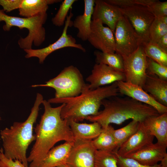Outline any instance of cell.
<instances>
[{"label": "cell", "instance_id": "8992f818", "mask_svg": "<svg viewBox=\"0 0 167 167\" xmlns=\"http://www.w3.org/2000/svg\"><path fill=\"white\" fill-rule=\"evenodd\" d=\"M87 84L79 70L71 65L65 67L57 76L45 84L33 85L32 87L52 88L55 91V98H65L78 96Z\"/></svg>", "mask_w": 167, "mask_h": 167}, {"label": "cell", "instance_id": "7402d4cb", "mask_svg": "<svg viewBox=\"0 0 167 167\" xmlns=\"http://www.w3.org/2000/svg\"><path fill=\"white\" fill-rule=\"evenodd\" d=\"M95 1L84 0V9L83 14L77 16L72 21V26L78 30L77 37L83 41L87 40L91 32Z\"/></svg>", "mask_w": 167, "mask_h": 167}, {"label": "cell", "instance_id": "277c9868", "mask_svg": "<svg viewBox=\"0 0 167 167\" xmlns=\"http://www.w3.org/2000/svg\"><path fill=\"white\" fill-rule=\"evenodd\" d=\"M101 105L104 106L103 110L96 115L88 116L85 119L97 122L102 127L111 123L120 125L130 119L142 122L148 117L160 114L152 106L128 97L117 96L106 99L102 101Z\"/></svg>", "mask_w": 167, "mask_h": 167}, {"label": "cell", "instance_id": "7c38bea8", "mask_svg": "<svg viewBox=\"0 0 167 167\" xmlns=\"http://www.w3.org/2000/svg\"><path fill=\"white\" fill-rule=\"evenodd\" d=\"M86 80L89 83V88L93 90L115 82L125 81V78L122 71L105 64L96 63Z\"/></svg>", "mask_w": 167, "mask_h": 167}, {"label": "cell", "instance_id": "836d02e7", "mask_svg": "<svg viewBox=\"0 0 167 167\" xmlns=\"http://www.w3.org/2000/svg\"><path fill=\"white\" fill-rule=\"evenodd\" d=\"M117 155L118 167H162L160 164L152 166L144 165L133 159L120 156L117 154Z\"/></svg>", "mask_w": 167, "mask_h": 167}, {"label": "cell", "instance_id": "8fae6325", "mask_svg": "<svg viewBox=\"0 0 167 167\" xmlns=\"http://www.w3.org/2000/svg\"><path fill=\"white\" fill-rule=\"evenodd\" d=\"M87 41L93 47L101 52L115 53L114 33L108 27L104 26L100 20H92L91 32Z\"/></svg>", "mask_w": 167, "mask_h": 167}, {"label": "cell", "instance_id": "2e32d148", "mask_svg": "<svg viewBox=\"0 0 167 167\" xmlns=\"http://www.w3.org/2000/svg\"><path fill=\"white\" fill-rule=\"evenodd\" d=\"M123 15L118 7L105 0L95 1L92 20H100L103 24L107 25L113 33L118 21Z\"/></svg>", "mask_w": 167, "mask_h": 167}, {"label": "cell", "instance_id": "7a4b0ae2", "mask_svg": "<svg viewBox=\"0 0 167 167\" xmlns=\"http://www.w3.org/2000/svg\"><path fill=\"white\" fill-rule=\"evenodd\" d=\"M119 94L117 82L91 90L88 84L80 94L69 98L49 99L50 103H64L61 112L63 119H71L78 122L90 116L97 115L104 99L118 96Z\"/></svg>", "mask_w": 167, "mask_h": 167}, {"label": "cell", "instance_id": "3957f363", "mask_svg": "<svg viewBox=\"0 0 167 167\" xmlns=\"http://www.w3.org/2000/svg\"><path fill=\"white\" fill-rule=\"evenodd\" d=\"M43 101L42 96L36 95L31 113L24 122H15L9 128H5L0 132L2 149L6 157L20 161L28 167L27 151L31 143L35 140L33 134V125L38 116L40 105Z\"/></svg>", "mask_w": 167, "mask_h": 167}, {"label": "cell", "instance_id": "d4e9b609", "mask_svg": "<svg viewBox=\"0 0 167 167\" xmlns=\"http://www.w3.org/2000/svg\"><path fill=\"white\" fill-rule=\"evenodd\" d=\"M96 63L105 64L122 71L123 70V57L116 53L103 52L95 50L94 52Z\"/></svg>", "mask_w": 167, "mask_h": 167}, {"label": "cell", "instance_id": "484cf974", "mask_svg": "<svg viewBox=\"0 0 167 167\" xmlns=\"http://www.w3.org/2000/svg\"><path fill=\"white\" fill-rule=\"evenodd\" d=\"M139 125L138 121L132 120L125 126L118 129H114L113 135L118 149L136 132Z\"/></svg>", "mask_w": 167, "mask_h": 167}, {"label": "cell", "instance_id": "30bf717a", "mask_svg": "<svg viewBox=\"0 0 167 167\" xmlns=\"http://www.w3.org/2000/svg\"><path fill=\"white\" fill-rule=\"evenodd\" d=\"M71 9L70 13L67 15L65 21L64 27L62 34L58 39L54 43L40 49H24L26 53L25 57L26 58L37 57L39 59L40 63H43L46 57L53 52L60 49L67 47H71L79 49L85 52V49L79 44H77L75 39L71 35L67 34L69 27L72 26L71 19L73 15Z\"/></svg>", "mask_w": 167, "mask_h": 167}, {"label": "cell", "instance_id": "83f0119b", "mask_svg": "<svg viewBox=\"0 0 167 167\" xmlns=\"http://www.w3.org/2000/svg\"><path fill=\"white\" fill-rule=\"evenodd\" d=\"M96 167H118L116 152L96 150Z\"/></svg>", "mask_w": 167, "mask_h": 167}, {"label": "cell", "instance_id": "f35d334b", "mask_svg": "<svg viewBox=\"0 0 167 167\" xmlns=\"http://www.w3.org/2000/svg\"><path fill=\"white\" fill-rule=\"evenodd\" d=\"M57 167H70L67 165L66 164L58 166Z\"/></svg>", "mask_w": 167, "mask_h": 167}, {"label": "cell", "instance_id": "74e56055", "mask_svg": "<svg viewBox=\"0 0 167 167\" xmlns=\"http://www.w3.org/2000/svg\"><path fill=\"white\" fill-rule=\"evenodd\" d=\"M160 164L162 167H167V154H166L160 161Z\"/></svg>", "mask_w": 167, "mask_h": 167}, {"label": "cell", "instance_id": "1f68e13d", "mask_svg": "<svg viewBox=\"0 0 167 167\" xmlns=\"http://www.w3.org/2000/svg\"><path fill=\"white\" fill-rule=\"evenodd\" d=\"M155 0H106L107 3L118 7H123L135 5L148 7Z\"/></svg>", "mask_w": 167, "mask_h": 167}, {"label": "cell", "instance_id": "f1b7e54d", "mask_svg": "<svg viewBox=\"0 0 167 167\" xmlns=\"http://www.w3.org/2000/svg\"><path fill=\"white\" fill-rule=\"evenodd\" d=\"M167 34V24L155 18L149 30L150 42L156 43L163 36Z\"/></svg>", "mask_w": 167, "mask_h": 167}, {"label": "cell", "instance_id": "4316f807", "mask_svg": "<svg viewBox=\"0 0 167 167\" xmlns=\"http://www.w3.org/2000/svg\"><path fill=\"white\" fill-rule=\"evenodd\" d=\"M142 45L147 58L167 66V52L160 48L156 43L149 42Z\"/></svg>", "mask_w": 167, "mask_h": 167}, {"label": "cell", "instance_id": "cb8c5ba5", "mask_svg": "<svg viewBox=\"0 0 167 167\" xmlns=\"http://www.w3.org/2000/svg\"><path fill=\"white\" fill-rule=\"evenodd\" d=\"M114 129L110 125L102 127L99 135L91 141L93 147L96 150L117 152L118 148L113 135Z\"/></svg>", "mask_w": 167, "mask_h": 167}, {"label": "cell", "instance_id": "d6986e66", "mask_svg": "<svg viewBox=\"0 0 167 167\" xmlns=\"http://www.w3.org/2000/svg\"><path fill=\"white\" fill-rule=\"evenodd\" d=\"M74 144V142H65L53 147L38 167H57L66 164Z\"/></svg>", "mask_w": 167, "mask_h": 167}, {"label": "cell", "instance_id": "4dcf8cb0", "mask_svg": "<svg viewBox=\"0 0 167 167\" xmlns=\"http://www.w3.org/2000/svg\"><path fill=\"white\" fill-rule=\"evenodd\" d=\"M147 75H155L162 79L167 80V66L147 58Z\"/></svg>", "mask_w": 167, "mask_h": 167}, {"label": "cell", "instance_id": "52a82bcc", "mask_svg": "<svg viewBox=\"0 0 167 167\" xmlns=\"http://www.w3.org/2000/svg\"><path fill=\"white\" fill-rule=\"evenodd\" d=\"M114 34L115 53L122 57L131 54L142 45L140 37L124 15L118 21Z\"/></svg>", "mask_w": 167, "mask_h": 167}, {"label": "cell", "instance_id": "4fadbf2b", "mask_svg": "<svg viewBox=\"0 0 167 167\" xmlns=\"http://www.w3.org/2000/svg\"><path fill=\"white\" fill-rule=\"evenodd\" d=\"M96 150L91 141L74 142L66 164L70 167H96Z\"/></svg>", "mask_w": 167, "mask_h": 167}, {"label": "cell", "instance_id": "ba28073f", "mask_svg": "<svg viewBox=\"0 0 167 167\" xmlns=\"http://www.w3.org/2000/svg\"><path fill=\"white\" fill-rule=\"evenodd\" d=\"M125 81L142 87L147 74V57L142 45L130 55L122 57Z\"/></svg>", "mask_w": 167, "mask_h": 167}, {"label": "cell", "instance_id": "ab89813d", "mask_svg": "<svg viewBox=\"0 0 167 167\" xmlns=\"http://www.w3.org/2000/svg\"><path fill=\"white\" fill-rule=\"evenodd\" d=\"M1 120V117L0 116V120Z\"/></svg>", "mask_w": 167, "mask_h": 167}, {"label": "cell", "instance_id": "9a60e30c", "mask_svg": "<svg viewBox=\"0 0 167 167\" xmlns=\"http://www.w3.org/2000/svg\"><path fill=\"white\" fill-rule=\"evenodd\" d=\"M117 84L119 93L152 106L160 114L167 113V107L157 102L142 87L125 81L117 82Z\"/></svg>", "mask_w": 167, "mask_h": 167}, {"label": "cell", "instance_id": "5b68a950", "mask_svg": "<svg viewBox=\"0 0 167 167\" xmlns=\"http://www.w3.org/2000/svg\"><path fill=\"white\" fill-rule=\"evenodd\" d=\"M47 18L46 12L30 18H22L8 15L3 10H0V22L4 21L5 23L3 26L4 31H9L12 27L28 30V35L25 38H21L18 41L19 47L24 49H32L33 44L39 46L45 41L46 33L43 25Z\"/></svg>", "mask_w": 167, "mask_h": 167}, {"label": "cell", "instance_id": "ac0fdd59", "mask_svg": "<svg viewBox=\"0 0 167 167\" xmlns=\"http://www.w3.org/2000/svg\"><path fill=\"white\" fill-rule=\"evenodd\" d=\"M142 122L157 142L167 146V113L148 117Z\"/></svg>", "mask_w": 167, "mask_h": 167}, {"label": "cell", "instance_id": "e575fe53", "mask_svg": "<svg viewBox=\"0 0 167 167\" xmlns=\"http://www.w3.org/2000/svg\"><path fill=\"white\" fill-rule=\"evenodd\" d=\"M0 167H26L20 161L8 158L5 155L2 148L0 149Z\"/></svg>", "mask_w": 167, "mask_h": 167}, {"label": "cell", "instance_id": "5bb4252c", "mask_svg": "<svg viewBox=\"0 0 167 167\" xmlns=\"http://www.w3.org/2000/svg\"><path fill=\"white\" fill-rule=\"evenodd\" d=\"M154 138L143 123L139 122L137 131L119 147L116 153L119 156L126 157L152 143Z\"/></svg>", "mask_w": 167, "mask_h": 167}, {"label": "cell", "instance_id": "d590c367", "mask_svg": "<svg viewBox=\"0 0 167 167\" xmlns=\"http://www.w3.org/2000/svg\"><path fill=\"white\" fill-rule=\"evenodd\" d=\"M22 0H0V5L4 11L10 12L20 7Z\"/></svg>", "mask_w": 167, "mask_h": 167}, {"label": "cell", "instance_id": "d6a6232c", "mask_svg": "<svg viewBox=\"0 0 167 167\" xmlns=\"http://www.w3.org/2000/svg\"><path fill=\"white\" fill-rule=\"evenodd\" d=\"M155 18H159L167 16V2L154 1L147 7Z\"/></svg>", "mask_w": 167, "mask_h": 167}, {"label": "cell", "instance_id": "44dd1931", "mask_svg": "<svg viewBox=\"0 0 167 167\" xmlns=\"http://www.w3.org/2000/svg\"><path fill=\"white\" fill-rule=\"evenodd\" d=\"M142 88L157 102L167 107V80L147 75Z\"/></svg>", "mask_w": 167, "mask_h": 167}, {"label": "cell", "instance_id": "8d00e7d4", "mask_svg": "<svg viewBox=\"0 0 167 167\" xmlns=\"http://www.w3.org/2000/svg\"><path fill=\"white\" fill-rule=\"evenodd\" d=\"M156 44L160 48L167 52V34L162 37Z\"/></svg>", "mask_w": 167, "mask_h": 167}, {"label": "cell", "instance_id": "e0dca14e", "mask_svg": "<svg viewBox=\"0 0 167 167\" xmlns=\"http://www.w3.org/2000/svg\"><path fill=\"white\" fill-rule=\"evenodd\" d=\"M167 147L157 142L153 143L126 157L133 159L144 165L153 166L158 164L167 154Z\"/></svg>", "mask_w": 167, "mask_h": 167}, {"label": "cell", "instance_id": "6da1fadb", "mask_svg": "<svg viewBox=\"0 0 167 167\" xmlns=\"http://www.w3.org/2000/svg\"><path fill=\"white\" fill-rule=\"evenodd\" d=\"M42 104L44 112L35 128V142L27 157L30 163L28 167H38L57 142H74L68 120L61 117V110L64 104L56 107H52L45 100H43Z\"/></svg>", "mask_w": 167, "mask_h": 167}, {"label": "cell", "instance_id": "ffe728a7", "mask_svg": "<svg viewBox=\"0 0 167 167\" xmlns=\"http://www.w3.org/2000/svg\"><path fill=\"white\" fill-rule=\"evenodd\" d=\"M68 120L74 142L92 141L97 137L101 131L102 127L97 122L80 123L71 119Z\"/></svg>", "mask_w": 167, "mask_h": 167}, {"label": "cell", "instance_id": "9c48e42d", "mask_svg": "<svg viewBox=\"0 0 167 167\" xmlns=\"http://www.w3.org/2000/svg\"><path fill=\"white\" fill-rule=\"evenodd\" d=\"M118 8L122 15L128 18L140 37L142 45L149 42V28L155 17L148 7L135 5Z\"/></svg>", "mask_w": 167, "mask_h": 167}, {"label": "cell", "instance_id": "f546056e", "mask_svg": "<svg viewBox=\"0 0 167 167\" xmlns=\"http://www.w3.org/2000/svg\"><path fill=\"white\" fill-rule=\"evenodd\" d=\"M76 0H64L62 2L60 7L55 15L52 19V22L56 26L61 27L65 24L68 13Z\"/></svg>", "mask_w": 167, "mask_h": 167}, {"label": "cell", "instance_id": "603a6c76", "mask_svg": "<svg viewBox=\"0 0 167 167\" xmlns=\"http://www.w3.org/2000/svg\"><path fill=\"white\" fill-rule=\"evenodd\" d=\"M58 0H22L19 9V14L24 18H30L46 12L49 5L61 2Z\"/></svg>", "mask_w": 167, "mask_h": 167}]
</instances>
